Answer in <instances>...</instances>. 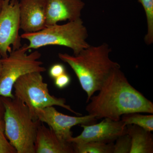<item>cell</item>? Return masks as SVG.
I'll return each instance as SVG.
<instances>
[{"label": "cell", "instance_id": "1", "mask_svg": "<svg viewBox=\"0 0 153 153\" xmlns=\"http://www.w3.org/2000/svg\"><path fill=\"white\" fill-rule=\"evenodd\" d=\"M98 91L86 107L88 114L97 120L119 121L130 113L153 114V102L131 85L120 67L111 71Z\"/></svg>", "mask_w": 153, "mask_h": 153}, {"label": "cell", "instance_id": "2", "mask_svg": "<svg viewBox=\"0 0 153 153\" xmlns=\"http://www.w3.org/2000/svg\"><path fill=\"white\" fill-rule=\"evenodd\" d=\"M111 51L109 46L103 43L96 47L90 46L76 55L58 54L60 60L67 63L74 71L81 87L87 94V102L100 90L111 71L120 67L118 63L110 58Z\"/></svg>", "mask_w": 153, "mask_h": 153}, {"label": "cell", "instance_id": "3", "mask_svg": "<svg viewBox=\"0 0 153 153\" xmlns=\"http://www.w3.org/2000/svg\"><path fill=\"white\" fill-rule=\"evenodd\" d=\"M1 97L4 108L6 137L17 153H35V142L41 122L19 99Z\"/></svg>", "mask_w": 153, "mask_h": 153}, {"label": "cell", "instance_id": "4", "mask_svg": "<svg viewBox=\"0 0 153 153\" xmlns=\"http://www.w3.org/2000/svg\"><path fill=\"white\" fill-rule=\"evenodd\" d=\"M88 36L87 28L81 18L64 25L46 26L36 33H24L21 35L22 38L29 41V50L47 46H63L71 49L74 55L90 46L86 41Z\"/></svg>", "mask_w": 153, "mask_h": 153}, {"label": "cell", "instance_id": "5", "mask_svg": "<svg viewBox=\"0 0 153 153\" xmlns=\"http://www.w3.org/2000/svg\"><path fill=\"white\" fill-rule=\"evenodd\" d=\"M27 44L21 48L12 50L8 56L2 59L1 71L0 74V97L13 98L12 91L13 85L19 77L33 72H44L46 68L39 60L41 53L35 51L28 54Z\"/></svg>", "mask_w": 153, "mask_h": 153}, {"label": "cell", "instance_id": "6", "mask_svg": "<svg viewBox=\"0 0 153 153\" xmlns=\"http://www.w3.org/2000/svg\"><path fill=\"white\" fill-rule=\"evenodd\" d=\"M13 88L14 96L24 102L35 116L36 108L54 105L61 107L77 115H82L66 105L65 99L57 98L50 94L48 84L44 82L41 72H31L21 76L15 82Z\"/></svg>", "mask_w": 153, "mask_h": 153}, {"label": "cell", "instance_id": "7", "mask_svg": "<svg viewBox=\"0 0 153 153\" xmlns=\"http://www.w3.org/2000/svg\"><path fill=\"white\" fill-rule=\"evenodd\" d=\"M19 0H3L0 11V54L2 58L22 47Z\"/></svg>", "mask_w": 153, "mask_h": 153}, {"label": "cell", "instance_id": "8", "mask_svg": "<svg viewBox=\"0 0 153 153\" xmlns=\"http://www.w3.org/2000/svg\"><path fill=\"white\" fill-rule=\"evenodd\" d=\"M34 112L41 123H47L60 139L68 142L73 137L71 131L72 127L78 125L92 124L97 120L90 114L74 117L63 114L57 111L53 106L36 108Z\"/></svg>", "mask_w": 153, "mask_h": 153}, {"label": "cell", "instance_id": "9", "mask_svg": "<svg viewBox=\"0 0 153 153\" xmlns=\"http://www.w3.org/2000/svg\"><path fill=\"white\" fill-rule=\"evenodd\" d=\"M101 122L90 125H81L83 131L78 136L69 140L70 143L87 142L114 143L120 136L126 133V126L121 120L103 118Z\"/></svg>", "mask_w": 153, "mask_h": 153}, {"label": "cell", "instance_id": "10", "mask_svg": "<svg viewBox=\"0 0 153 153\" xmlns=\"http://www.w3.org/2000/svg\"><path fill=\"white\" fill-rule=\"evenodd\" d=\"M19 12L20 29L24 33H36L46 27V0H20Z\"/></svg>", "mask_w": 153, "mask_h": 153}, {"label": "cell", "instance_id": "11", "mask_svg": "<svg viewBox=\"0 0 153 153\" xmlns=\"http://www.w3.org/2000/svg\"><path fill=\"white\" fill-rule=\"evenodd\" d=\"M46 26L80 18L85 3L82 0H46Z\"/></svg>", "mask_w": 153, "mask_h": 153}, {"label": "cell", "instance_id": "12", "mask_svg": "<svg viewBox=\"0 0 153 153\" xmlns=\"http://www.w3.org/2000/svg\"><path fill=\"white\" fill-rule=\"evenodd\" d=\"M35 153H74L71 143L61 140L50 128L43 124L38 127Z\"/></svg>", "mask_w": 153, "mask_h": 153}, {"label": "cell", "instance_id": "13", "mask_svg": "<svg viewBox=\"0 0 153 153\" xmlns=\"http://www.w3.org/2000/svg\"><path fill=\"white\" fill-rule=\"evenodd\" d=\"M126 128L131 138L130 153H153V136L151 131L135 125H128Z\"/></svg>", "mask_w": 153, "mask_h": 153}, {"label": "cell", "instance_id": "14", "mask_svg": "<svg viewBox=\"0 0 153 153\" xmlns=\"http://www.w3.org/2000/svg\"><path fill=\"white\" fill-rule=\"evenodd\" d=\"M74 153H113L114 143L98 142L71 143Z\"/></svg>", "mask_w": 153, "mask_h": 153}, {"label": "cell", "instance_id": "15", "mask_svg": "<svg viewBox=\"0 0 153 153\" xmlns=\"http://www.w3.org/2000/svg\"><path fill=\"white\" fill-rule=\"evenodd\" d=\"M141 113L133 112L123 114L120 120L126 126L135 125L149 131H153V114H142Z\"/></svg>", "mask_w": 153, "mask_h": 153}, {"label": "cell", "instance_id": "16", "mask_svg": "<svg viewBox=\"0 0 153 153\" xmlns=\"http://www.w3.org/2000/svg\"><path fill=\"white\" fill-rule=\"evenodd\" d=\"M141 4L146 17L147 33L145 36V43L150 45L153 43V0H138Z\"/></svg>", "mask_w": 153, "mask_h": 153}, {"label": "cell", "instance_id": "17", "mask_svg": "<svg viewBox=\"0 0 153 153\" xmlns=\"http://www.w3.org/2000/svg\"><path fill=\"white\" fill-rule=\"evenodd\" d=\"M114 144L113 153H130L131 149V138L127 133L120 136Z\"/></svg>", "mask_w": 153, "mask_h": 153}, {"label": "cell", "instance_id": "18", "mask_svg": "<svg viewBox=\"0 0 153 153\" xmlns=\"http://www.w3.org/2000/svg\"><path fill=\"white\" fill-rule=\"evenodd\" d=\"M4 131V122L3 119L0 120V153H17L6 137Z\"/></svg>", "mask_w": 153, "mask_h": 153}, {"label": "cell", "instance_id": "19", "mask_svg": "<svg viewBox=\"0 0 153 153\" xmlns=\"http://www.w3.org/2000/svg\"><path fill=\"white\" fill-rule=\"evenodd\" d=\"M66 72V68L62 63H57L53 64L50 67L49 70V76L54 79Z\"/></svg>", "mask_w": 153, "mask_h": 153}, {"label": "cell", "instance_id": "20", "mask_svg": "<svg viewBox=\"0 0 153 153\" xmlns=\"http://www.w3.org/2000/svg\"><path fill=\"white\" fill-rule=\"evenodd\" d=\"M71 81V77L66 72L54 79L55 85L59 89H63L67 87Z\"/></svg>", "mask_w": 153, "mask_h": 153}, {"label": "cell", "instance_id": "21", "mask_svg": "<svg viewBox=\"0 0 153 153\" xmlns=\"http://www.w3.org/2000/svg\"><path fill=\"white\" fill-rule=\"evenodd\" d=\"M4 111V108L3 105L1 97H0V120L3 119Z\"/></svg>", "mask_w": 153, "mask_h": 153}, {"label": "cell", "instance_id": "22", "mask_svg": "<svg viewBox=\"0 0 153 153\" xmlns=\"http://www.w3.org/2000/svg\"><path fill=\"white\" fill-rule=\"evenodd\" d=\"M2 57L1 55L0 54V74H1V71L2 66Z\"/></svg>", "mask_w": 153, "mask_h": 153}, {"label": "cell", "instance_id": "23", "mask_svg": "<svg viewBox=\"0 0 153 153\" xmlns=\"http://www.w3.org/2000/svg\"><path fill=\"white\" fill-rule=\"evenodd\" d=\"M3 0H0V11L1 9L2 5Z\"/></svg>", "mask_w": 153, "mask_h": 153}]
</instances>
